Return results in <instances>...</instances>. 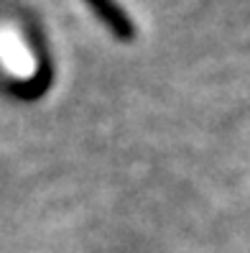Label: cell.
<instances>
[{"instance_id":"cell-1","label":"cell","mask_w":250,"mask_h":253,"mask_svg":"<svg viewBox=\"0 0 250 253\" xmlns=\"http://www.w3.org/2000/svg\"><path fill=\"white\" fill-rule=\"evenodd\" d=\"M84 3L92 8V13L107 26V31L117 41H133L136 39V26L120 3H115V0H84Z\"/></svg>"}]
</instances>
